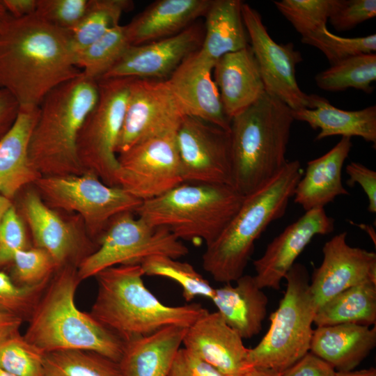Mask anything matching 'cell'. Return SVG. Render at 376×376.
Listing matches in <instances>:
<instances>
[{
    "label": "cell",
    "instance_id": "6da1fadb",
    "mask_svg": "<svg viewBox=\"0 0 376 376\" xmlns=\"http://www.w3.org/2000/svg\"><path fill=\"white\" fill-rule=\"evenodd\" d=\"M81 75L69 31L36 14L10 15L0 26V88L11 93L19 109L38 107L52 90Z\"/></svg>",
    "mask_w": 376,
    "mask_h": 376
},
{
    "label": "cell",
    "instance_id": "7a4b0ae2",
    "mask_svg": "<svg viewBox=\"0 0 376 376\" xmlns=\"http://www.w3.org/2000/svg\"><path fill=\"white\" fill-rule=\"evenodd\" d=\"M140 265H120L95 276L97 292L90 314L124 342L169 326L188 328L208 311L200 304L169 306L145 285Z\"/></svg>",
    "mask_w": 376,
    "mask_h": 376
},
{
    "label": "cell",
    "instance_id": "3957f363",
    "mask_svg": "<svg viewBox=\"0 0 376 376\" xmlns=\"http://www.w3.org/2000/svg\"><path fill=\"white\" fill-rule=\"evenodd\" d=\"M80 282L76 266L58 269L36 306L24 337L45 354L86 350L117 363L125 342L89 313L77 308L75 299Z\"/></svg>",
    "mask_w": 376,
    "mask_h": 376
},
{
    "label": "cell",
    "instance_id": "277c9868",
    "mask_svg": "<svg viewBox=\"0 0 376 376\" xmlns=\"http://www.w3.org/2000/svg\"><path fill=\"white\" fill-rule=\"evenodd\" d=\"M302 175L299 161H288L272 179L244 196L237 213L203 255V267L214 280L228 283L244 275L255 242L285 214Z\"/></svg>",
    "mask_w": 376,
    "mask_h": 376
},
{
    "label": "cell",
    "instance_id": "5b68a950",
    "mask_svg": "<svg viewBox=\"0 0 376 376\" xmlns=\"http://www.w3.org/2000/svg\"><path fill=\"white\" fill-rule=\"evenodd\" d=\"M292 109L265 91L230 120L231 186L246 196L276 175L285 158Z\"/></svg>",
    "mask_w": 376,
    "mask_h": 376
},
{
    "label": "cell",
    "instance_id": "8992f818",
    "mask_svg": "<svg viewBox=\"0 0 376 376\" xmlns=\"http://www.w3.org/2000/svg\"><path fill=\"white\" fill-rule=\"evenodd\" d=\"M98 96L97 81L81 73L45 97L29 148L31 162L41 176L85 172L77 155V138Z\"/></svg>",
    "mask_w": 376,
    "mask_h": 376
},
{
    "label": "cell",
    "instance_id": "52a82bcc",
    "mask_svg": "<svg viewBox=\"0 0 376 376\" xmlns=\"http://www.w3.org/2000/svg\"><path fill=\"white\" fill-rule=\"evenodd\" d=\"M244 198L230 185L183 182L142 201L135 213L180 240L205 242L207 246L226 228Z\"/></svg>",
    "mask_w": 376,
    "mask_h": 376
},
{
    "label": "cell",
    "instance_id": "ba28073f",
    "mask_svg": "<svg viewBox=\"0 0 376 376\" xmlns=\"http://www.w3.org/2000/svg\"><path fill=\"white\" fill-rule=\"evenodd\" d=\"M285 279L286 290L269 317V330L256 347L249 349L251 368L282 373L310 351L316 309L308 270L304 265L295 263Z\"/></svg>",
    "mask_w": 376,
    "mask_h": 376
},
{
    "label": "cell",
    "instance_id": "9c48e42d",
    "mask_svg": "<svg viewBox=\"0 0 376 376\" xmlns=\"http://www.w3.org/2000/svg\"><path fill=\"white\" fill-rule=\"evenodd\" d=\"M33 185L50 207L77 212L87 234L97 243L114 217L125 212H135L142 202L120 187L106 185L90 171L41 176Z\"/></svg>",
    "mask_w": 376,
    "mask_h": 376
},
{
    "label": "cell",
    "instance_id": "30bf717a",
    "mask_svg": "<svg viewBox=\"0 0 376 376\" xmlns=\"http://www.w3.org/2000/svg\"><path fill=\"white\" fill-rule=\"evenodd\" d=\"M133 212L114 217L97 241V248L77 266L80 281L120 265L140 264L145 258L162 255L178 259L188 248L168 229L154 227Z\"/></svg>",
    "mask_w": 376,
    "mask_h": 376
},
{
    "label": "cell",
    "instance_id": "8fae6325",
    "mask_svg": "<svg viewBox=\"0 0 376 376\" xmlns=\"http://www.w3.org/2000/svg\"><path fill=\"white\" fill-rule=\"evenodd\" d=\"M132 78L97 80L98 100L79 132L77 155L84 171L118 187L116 148L122 130Z\"/></svg>",
    "mask_w": 376,
    "mask_h": 376
},
{
    "label": "cell",
    "instance_id": "7c38bea8",
    "mask_svg": "<svg viewBox=\"0 0 376 376\" xmlns=\"http://www.w3.org/2000/svg\"><path fill=\"white\" fill-rule=\"evenodd\" d=\"M175 134L147 139L118 154V187L143 201L183 183Z\"/></svg>",
    "mask_w": 376,
    "mask_h": 376
},
{
    "label": "cell",
    "instance_id": "4fadbf2b",
    "mask_svg": "<svg viewBox=\"0 0 376 376\" xmlns=\"http://www.w3.org/2000/svg\"><path fill=\"white\" fill-rule=\"evenodd\" d=\"M185 116L166 79L132 78L116 154L147 139L176 133Z\"/></svg>",
    "mask_w": 376,
    "mask_h": 376
},
{
    "label": "cell",
    "instance_id": "5bb4252c",
    "mask_svg": "<svg viewBox=\"0 0 376 376\" xmlns=\"http://www.w3.org/2000/svg\"><path fill=\"white\" fill-rule=\"evenodd\" d=\"M21 217L31 233L33 246L47 251L57 270L66 265L77 267L97 248L79 215L68 219L48 206L34 188L27 189L20 201Z\"/></svg>",
    "mask_w": 376,
    "mask_h": 376
},
{
    "label": "cell",
    "instance_id": "9a60e30c",
    "mask_svg": "<svg viewBox=\"0 0 376 376\" xmlns=\"http://www.w3.org/2000/svg\"><path fill=\"white\" fill-rule=\"evenodd\" d=\"M175 139L184 182L231 186L229 131L185 116Z\"/></svg>",
    "mask_w": 376,
    "mask_h": 376
},
{
    "label": "cell",
    "instance_id": "2e32d148",
    "mask_svg": "<svg viewBox=\"0 0 376 376\" xmlns=\"http://www.w3.org/2000/svg\"><path fill=\"white\" fill-rule=\"evenodd\" d=\"M243 22L265 91L292 110L311 109L310 95L303 92L296 79V66L302 61L293 44H278L269 36L260 14L244 3Z\"/></svg>",
    "mask_w": 376,
    "mask_h": 376
},
{
    "label": "cell",
    "instance_id": "e0dca14e",
    "mask_svg": "<svg viewBox=\"0 0 376 376\" xmlns=\"http://www.w3.org/2000/svg\"><path fill=\"white\" fill-rule=\"evenodd\" d=\"M347 235L346 231L336 235L322 247V263L314 269L309 283L316 311L347 288L376 283L375 253L350 246Z\"/></svg>",
    "mask_w": 376,
    "mask_h": 376
},
{
    "label": "cell",
    "instance_id": "ac0fdd59",
    "mask_svg": "<svg viewBox=\"0 0 376 376\" xmlns=\"http://www.w3.org/2000/svg\"><path fill=\"white\" fill-rule=\"evenodd\" d=\"M203 38L201 27L193 24L173 36L130 45L100 79H166L187 56L200 48Z\"/></svg>",
    "mask_w": 376,
    "mask_h": 376
},
{
    "label": "cell",
    "instance_id": "d6986e66",
    "mask_svg": "<svg viewBox=\"0 0 376 376\" xmlns=\"http://www.w3.org/2000/svg\"><path fill=\"white\" fill-rule=\"evenodd\" d=\"M335 228V220L324 208L306 211L288 226L267 245L263 255L253 261L254 280L260 289L281 288V282L313 238L328 235Z\"/></svg>",
    "mask_w": 376,
    "mask_h": 376
},
{
    "label": "cell",
    "instance_id": "ffe728a7",
    "mask_svg": "<svg viewBox=\"0 0 376 376\" xmlns=\"http://www.w3.org/2000/svg\"><path fill=\"white\" fill-rule=\"evenodd\" d=\"M215 63L196 50L187 56L166 79L185 116L230 130L212 71Z\"/></svg>",
    "mask_w": 376,
    "mask_h": 376
},
{
    "label": "cell",
    "instance_id": "44dd1931",
    "mask_svg": "<svg viewBox=\"0 0 376 376\" xmlns=\"http://www.w3.org/2000/svg\"><path fill=\"white\" fill-rule=\"evenodd\" d=\"M182 344L226 376H241L251 368L249 348L217 311H208L188 327Z\"/></svg>",
    "mask_w": 376,
    "mask_h": 376
},
{
    "label": "cell",
    "instance_id": "7402d4cb",
    "mask_svg": "<svg viewBox=\"0 0 376 376\" xmlns=\"http://www.w3.org/2000/svg\"><path fill=\"white\" fill-rule=\"evenodd\" d=\"M213 70L224 110L230 120L266 91L250 45L222 56Z\"/></svg>",
    "mask_w": 376,
    "mask_h": 376
},
{
    "label": "cell",
    "instance_id": "603a6c76",
    "mask_svg": "<svg viewBox=\"0 0 376 376\" xmlns=\"http://www.w3.org/2000/svg\"><path fill=\"white\" fill-rule=\"evenodd\" d=\"M38 115L39 107L19 109L15 123L0 139V194L10 200L41 177L29 155L30 138Z\"/></svg>",
    "mask_w": 376,
    "mask_h": 376
},
{
    "label": "cell",
    "instance_id": "cb8c5ba5",
    "mask_svg": "<svg viewBox=\"0 0 376 376\" xmlns=\"http://www.w3.org/2000/svg\"><path fill=\"white\" fill-rule=\"evenodd\" d=\"M212 0H157L129 24L131 45H140L176 35L205 16Z\"/></svg>",
    "mask_w": 376,
    "mask_h": 376
},
{
    "label": "cell",
    "instance_id": "d4e9b609",
    "mask_svg": "<svg viewBox=\"0 0 376 376\" xmlns=\"http://www.w3.org/2000/svg\"><path fill=\"white\" fill-rule=\"evenodd\" d=\"M351 138L342 137L322 156L307 163L294 191V202L306 212L324 208L337 196L349 195L342 182V169L352 149Z\"/></svg>",
    "mask_w": 376,
    "mask_h": 376
},
{
    "label": "cell",
    "instance_id": "484cf974",
    "mask_svg": "<svg viewBox=\"0 0 376 376\" xmlns=\"http://www.w3.org/2000/svg\"><path fill=\"white\" fill-rule=\"evenodd\" d=\"M376 345V328L358 324L317 327L310 352L336 372L353 370Z\"/></svg>",
    "mask_w": 376,
    "mask_h": 376
},
{
    "label": "cell",
    "instance_id": "4316f807",
    "mask_svg": "<svg viewBox=\"0 0 376 376\" xmlns=\"http://www.w3.org/2000/svg\"><path fill=\"white\" fill-rule=\"evenodd\" d=\"M187 328L169 326L124 343L120 376H168Z\"/></svg>",
    "mask_w": 376,
    "mask_h": 376
},
{
    "label": "cell",
    "instance_id": "83f0119b",
    "mask_svg": "<svg viewBox=\"0 0 376 376\" xmlns=\"http://www.w3.org/2000/svg\"><path fill=\"white\" fill-rule=\"evenodd\" d=\"M226 323L243 339L258 335L267 314L268 298L253 276L242 275L236 285L215 288L211 299Z\"/></svg>",
    "mask_w": 376,
    "mask_h": 376
},
{
    "label": "cell",
    "instance_id": "f1b7e54d",
    "mask_svg": "<svg viewBox=\"0 0 376 376\" xmlns=\"http://www.w3.org/2000/svg\"><path fill=\"white\" fill-rule=\"evenodd\" d=\"M310 97L311 109L292 110V115L295 120L305 122L313 130H320L315 140L336 135L359 136L375 145V105L357 111H345L331 105L318 95H310Z\"/></svg>",
    "mask_w": 376,
    "mask_h": 376
},
{
    "label": "cell",
    "instance_id": "f546056e",
    "mask_svg": "<svg viewBox=\"0 0 376 376\" xmlns=\"http://www.w3.org/2000/svg\"><path fill=\"white\" fill-rule=\"evenodd\" d=\"M240 0H212L205 15V27L200 53L216 63L222 56L249 46Z\"/></svg>",
    "mask_w": 376,
    "mask_h": 376
},
{
    "label": "cell",
    "instance_id": "4dcf8cb0",
    "mask_svg": "<svg viewBox=\"0 0 376 376\" xmlns=\"http://www.w3.org/2000/svg\"><path fill=\"white\" fill-rule=\"evenodd\" d=\"M313 323L317 327L349 323L375 325L376 283L359 284L336 295L317 309Z\"/></svg>",
    "mask_w": 376,
    "mask_h": 376
},
{
    "label": "cell",
    "instance_id": "1f68e13d",
    "mask_svg": "<svg viewBox=\"0 0 376 376\" xmlns=\"http://www.w3.org/2000/svg\"><path fill=\"white\" fill-rule=\"evenodd\" d=\"M317 86L324 91L336 92L349 88L370 93L376 80V54H361L347 57L319 72Z\"/></svg>",
    "mask_w": 376,
    "mask_h": 376
},
{
    "label": "cell",
    "instance_id": "d6a6232c",
    "mask_svg": "<svg viewBox=\"0 0 376 376\" xmlns=\"http://www.w3.org/2000/svg\"><path fill=\"white\" fill-rule=\"evenodd\" d=\"M133 7L130 0H88L79 23L69 31L74 52L91 44L119 25L122 15Z\"/></svg>",
    "mask_w": 376,
    "mask_h": 376
},
{
    "label": "cell",
    "instance_id": "836d02e7",
    "mask_svg": "<svg viewBox=\"0 0 376 376\" xmlns=\"http://www.w3.org/2000/svg\"><path fill=\"white\" fill-rule=\"evenodd\" d=\"M125 25H118L88 46L75 52L81 73L99 80L130 46Z\"/></svg>",
    "mask_w": 376,
    "mask_h": 376
},
{
    "label": "cell",
    "instance_id": "e575fe53",
    "mask_svg": "<svg viewBox=\"0 0 376 376\" xmlns=\"http://www.w3.org/2000/svg\"><path fill=\"white\" fill-rule=\"evenodd\" d=\"M44 376H120L118 363L94 352L67 350L46 353Z\"/></svg>",
    "mask_w": 376,
    "mask_h": 376
},
{
    "label": "cell",
    "instance_id": "d590c367",
    "mask_svg": "<svg viewBox=\"0 0 376 376\" xmlns=\"http://www.w3.org/2000/svg\"><path fill=\"white\" fill-rule=\"evenodd\" d=\"M144 275L165 277L178 283L187 302L197 297L212 299L215 288L188 263L162 255L145 258L139 264Z\"/></svg>",
    "mask_w": 376,
    "mask_h": 376
},
{
    "label": "cell",
    "instance_id": "8d00e7d4",
    "mask_svg": "<svg viewBox=\"0 0 376 376\" xmlns=\"http://www.w3.org/2000/svg\"><path fill=\"white\" fill-rule=\"evenodd\" d=\"M273 3L304 38L327 28L338 0H282Z\"/></svg>",
    "mask_w": 376,
    "mask_h": 376
},
{
    "label": "cell",
    "instance_id": "74e56055",
    "mask_svg": "<svg viewBox=\"0 0 376 376\" xmlns=\"http://www.w3.org/2000/svg\"><path fill=\"white\" fill-rule=\"evenodd\" d=\"M45 356L19 333L0 341V368L17 376H44Z\"/></svg>",
    "mask_w": 376,
    "mask_h": 376
},
{
    "label": "cell",
    "instance_id": "f35d334b",
    "mask_svg": "<svg viewBox=\"0 0 376 376\" xmlns=\"http://www.w3.org/2000/svg\"><path fill=\"white\" fill-rule=\"evenodd\" d=\"M301 42L320 49L327 57L330 65L347 57L375 53L376 35L345 38L331 33L327 28L301 38Z\"/></svg>",
    "mask_w": 376,
    "mask_h": 376
},
{
    "label": "cell",
    "instance_id": "ab89813d",
    "mask_svg": "<svg viewBox=\"0 0 376 376\" xmlns=\"http://www.w3.org/2000/svg\"><path fill=\"white\" fill-rule=\"evenodd\" d=\"M12 263L11 279L21 286L47 284L57 271L50 254L45 249L33 246L17 252Z\"/></svg>",
    "mask_w": 376,
    "mask_h": 376
},
{
    "label": "cell",
    "instance_id": "60d3db41",
    "mask_svg": "<svg viewBox=\"0 0 376 376\" xmlns=\"http://www.w3.org/2000/svg\"><path fill=\"white\" fill-rule=\"evenodd\" d=\"M48 283L21 286L0 272V312L29 320Z\"/></svg>",
    "mask_w": 376,
    "mask_h": 376
},
{
    "label": "cell",
    "instance_id": "b9f144b4",
    "mask_svg": "<svg viewBox=\"0 0 376 376\" xmlns=\"http://www.w3.org/2000/svg\"><path fill=\"white\" fill-rule=\"evenodd\" d=\"M88 0H37L35 14L49 24L70 31L83 17Z\"/></svg>",
    "mask_w": 376,
    "mask_h": 376
},
{
    "label": "cell",
    "instance_id": "7bdbcfd3",
    "mask_svg": "<svg viewBox=\"0 0 376 376\" xmlns=\"http://www.w3.org/2000/svg\"><path fill=\"white\" fill-rule=\"evenodd\" d=\"M31 246L24 221L13 205L0 225V267L12 263L17 252Z\"/></svg>",
    "mask_w": 376,
    "mask_h": 376
},
{
    "label": "cell",
    "instance_id": "ee69618b",
    "mask_svg": "<svg viewBox=\"0 0 376 376\" xmlns=\"http://www.w3.org/2000/svg\"><path fill=\"white\" fill-rule=\"evenodd\" d=\"M375 15V0H338L328 20L336 30L343 31Z\"/></svg>",
    "mask_w": 376,
    "mask_h": 376
},
{
    "label": "cell",
    "instance_id": "f6af8a7d",
    "mask_svg": "<svg viewBox=\"0 0 376 376\" xmlns=\"http://www.w3.org/2000/svg\"><path fill=\"white\" fill-rule=\"evenodd\" d=\"M168 376H226L194 353L180 348L171 363Z\"/></svg>",
    "mask_w": 376,
    "mask_h": 376
},
{
    "label": "cell",
    "instance_id": "bcb514c9",
    "mask_svg": "<svg viewBox=\"0 0 376 376\" xmlns=\"http://www.w3.org/2000/svg\"><path fill=\"white\" fill-rule=\"evenodd\" d=\"M349 176L346 184L353 187L356 183L363 189L368 200V211L376 212V172L365 165L352 162L345 167Z\"/></svg>",
    "mask_w": 376,
    "mask_h": 376
},
{
    "label": "cell",
    "instance_id": "7dc6e473",
    "mask_svg": "<svg viewBox=\"0 0 376 376\" xmlns=\"http://www.w3.org/2000/svg\"><path fill=\"white\" fill-rule=\"evenodd\" d=\"M336 371L311 352L281 373V376H335Z\"/></svg>",
    "mask_w": 376,
    "mask_h": 376
},
{
    "label": "cell",
    "instance_id": "c3c4849f",
    "mask_svg": "<svg viewBox=\"0 0 376 376\" xmlns=\"http://www.w3.org/2000/svg\"><path fill=\"white\" fill-rule=\"evenodd\" d=\"M19 105L10 92L0 88V139L15 123Z\"/></svg>",
    "mask_w": 376,
    "mask_h": 376
},
{
    "label": "cell",
    "instance_id": "681fc988",
    "mask_svg": "<svg viewBox=\"0 0 376 376\" xmlns=\"http://www.w3.org/2000/svg\"><path fill=\"white\" fill-rule=\"evenodd\" d=\"M8 13L13 17L22 18L35 14L37 0H1Z\"/></svg>",
    "mask_w": 376,
    "mask_h": 376
},
{
    "label": "cell",
    "instance_id": "f907efd6",
    "mask_svg": "<svg viewBox=\"0 0 376 376\" xmlns=\"http://www.w3.org/2000/svg\"><path fill=\"white\" fill-rule=\"evenodd\" d=\"M22 320L17 316L0 312V341L19 333Z\"/></svg>",
    "mask_w": 376,
    "mask_h": 376
},
{
    "label": "cell",
    "instance_id": "816d5d0a",
    "mask_svg": "<svg viewBox=\"0 0 376 376\" xmlns=\"http://www.w3.org/2000/svg\"><path fill=\"white\" fill-rule=\"evenodd\" d=\"M241 376H281V373L270 369L251 368Z\"/></svg>",
    "mask_w": 376,
    "mask_h": 376
},
{
    "label": "cell",
    "instance_id": "f5cc1de1",
    "mask_svg": "<svg viewBox=\"0 0 376 376\" xmlns=\"http://www.w3.org/2000/svg\"><path fill=\"white\" fill-rule=\"evenodd\" d=\"M335 376H376V370L370 368L356 371L336 372Z\"/></svg>",
    "mask_w": 376,
    "mask_h": 376
},
{
    "label": "cell",
    "instance_id": "db71d44e",
    "mask_svg": "<svg viewBox=\"0 0 376 376\" xmlns=\"http://www.w3.org/2000/svg\"><path fill=\"white\" fill-rule=\"evenodd\" d=\"M13 205L11 200L0 194V225L5 213Z\"/></svg>",
    "mask_w": 376,
    "mask_h": 376
},
{
    "label": "cell",
    "instance_id": "11a10c76",
    "mask_svg": "<svg viewBox=\"0 0 376 376\" xmlns=\"http://www.w3.org/2000/svg\"><path fill=\"white\" fill-rule=\"evenodd\" d=\"M10 14L6 10L1 0H0V26L2 25L5 21L8 18Z\"/></svg>",
    "mask_w": 376,
    "mask_h": 376
},
{
    "label": "cell",
    "instance_id": "9f6ffc18",
    "mask_svg": "<svg viewBox=\"0 0 376 376\" xmlns=\"http://www.w3.org/2000/svg\"><path fill=\"white\" fill-rule=\"evenodd\" d=\"M359 227L361 229H363L365 231H366V233H368L369 236L371 237L372 240L373 241L374 244L375 245L376 236H375V233L374 229L371 228L370 226L364 225V224H361Z\"/></svg>",
    "mask_w": 376,
    "mask_h": 376
},
{
    "label": "cell",
    "instance_id": "6f0895ef",
    "mask_svg": "<svg viewBox=\"0 0 376 376\" xmlns=\"http://www.w3.org/2000/svg\"><path fill=\"white\" fill-rule=\"evenodd\" d=\"M0 376H17L0 368Z\"/></svg>",
    "mask_w": 376,
    "mask_h": 376
}]
</instances>
